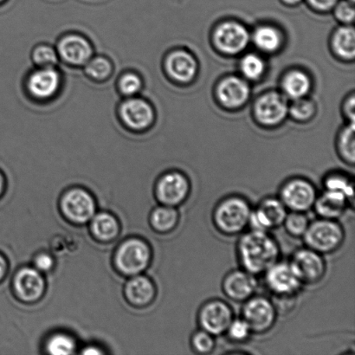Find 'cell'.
<instances>
[{
	"instance_id": "cell-1",
	"label": "cell",
	"mask_w": 355,
	"mask_h": 355,
	"mask_svg": "<svg viewBox=\"0 0 355 355\" xmlns=\"http://www.w3.org/2000/svg\"><path fill=\"white\" fill-rule=\"evenodd\" d=\"M280 246L270 232L250 230L240 234L236 256L243 270L254 276L266 272L280 260Z\"/></svg>"
},
{
	"instance_id": "cell-2",
	"label": "cell",
	"mask_w": 355,
	"mask_h": 355,
	"mask_svg": "<svg viewBox=\"0 0 355 355\" xmlns=\"http://www.w3.org/2000/svg\"><path fill=\"white\" fill-rule=\"evenodd\" d=\"M252 207L241 195H229L215 205L212 223L222 235L232 236L242 234L249 227Z\"/></svg>"
},
{
	"instance_id": "cell-3",
	"label": "cell",
	"mask_w": 355,
	"mask_h": 355,
	"mask_svg": "<svg viewBox=\"0 0 355 355\" xmlns=\"http://www.w3.org/2000/svg\"><path fill=\"white\" fill-rule=\"evenodd\" d=\"M345 236V231L338 221L319 218L309 223L302 239L308 248L329 255L343 246Z\"/></svg>"
},
{
	"instance_id": "cell-4",
	"label": "cell",
	"mask_w": 355,
	"mask_h": 355,
	"mask_svg": "<svg viewBox=\"0 0 355 355\" xmlns=\"http://www.w3.org/2000/svg\"><path fill=\"white\" fill-rule=\"evenodd\" d=\"M278 312L272 300L262 295H254L243 302L241 318L248 323L253 335H264L274 328Z\"/></svg>"
},
{
	"instance_id": "cell-5",
	"label": "cell",
	"mask_w": 355,
	"mask_h": 355,
	"mask_svg": "<svg viewBox=\"0 0 355 355\" xmlns=\"http://www.w3.org/2000/svg\"><path fill=\"white\" fill-rule=\"evenodd\" d=\"M318 191L304 178H292L282 184L278 198L288 211L307 212L314 207Z\"/></svg>"
},
{
	"instance_id": "cell-6",
	"label": "cell",
	"mask_w": 355,
	"mask_h": 355,
	"mask_svg": "<svg viewBox=\"0 0 355 355\" xmlns=\"http://www.w3.org/2000/svg\"><path fill=\"white\" fill-rule=\"evenodd\" d=\"M263 276L266 286L275 299L297 298L304 286L288 262L278 261Z\"/></svg>"
},
{
	"instance_id": "cell-7",
	"label": "cell",
	"mask_w": 355,
	"mask_h": 355,
	"mask_svg": "<svg viewBox=\"0 0 355 355\" xmlns=\"http://www.w3.org/2000/svg\"><path fill=\"white\" fill-rule=\"evenodd\" d=\"M234 312L227 302L211 299L201 306L198 312L200 329L215 337L225 336L226 330L234 319Z\"/></svg>"
},
{
	"instance_id": "cell-8",
	"label": "cell",
	"mask_w": 355,
	"mask_h": 355,
	"mask_svg": "<svg viewBox=\"0 0 355 355\" xmlns=\"http://www.w3.org/2000/svg\"><path fill=\"white\" fill-rule=\"evenodd\" d=\"M288 263L304 285L319 284L327 272V263L323 255L306 246L295 250Z\"/></svg>"
},
{
	"instance_id": "cell-9",
	"label": "cell",
	"mask_w": 355,
	"mask_h": 355,
	"mask_svg": "<svg viewBox=\"0 0 355 355\" xmlns=\"http://www.w3.org/2000/svg\"><path fill=\"white\" fill-rule=\"evenodd\" d=\"M191 184L184 173L172 171L159 178L156 184V197L159 203L178 207L186 203L190 198Z\"/></svg>"
},
{
	"instance_id": "cell-10",
	"label": "cell",
	"mask_w": 355,
	"mask_h": 355,
	"mask_svg": "<svg viewBox=\"0 0 355 355\" xmlns=\"http://www.w3.org/2000/svg\"><path fill=\"white\" fill-rule=\"evenodd\" d=\"M288 212L279 198H264L256 208H252L249 227L257 231L270 232L283 226Z\"/></svg>"
},
{
	"instance_id": "cell-11",
	"label": "cell",
	"mask_w": 355,
	"mask_h": 355,
	"mask_svg": "<svg viewBox=\"0 0 355 355\" xmlns=\"http://www.w3.org/2000/svg\"><path fill=\"white\" fill-rule=\"evenodd\" d=\"M151 259V250L142 240H127L118 249L116 263L118 269L126 275H137L148 267Z\"/></svg>"
},
{
	"instance_id": "cell-12",
	"label": "cell",
	"mask_w": 355,
	"mask_h": 355,
	"mask_svg": "<svg viewBox=\"0 0 355 355\" xmlns=\"http://www.w3.org/2000/svg\"><path fill=\"white\" fill-rule=\"evenodd\" d=\"M257 288V277L242 268L230 271L222 281V291L225 297L241 304L256 295Z\"/></svg>"
},
{
	"instance_id": "cell-13",
	"label": "cell",
	"mask_w": 355,
	"mask_h": 355,
	"mask_svg": "<svg viewBox=\"0 0 355 355\" xmlns=\"http://www.w3.org/2000/svg\"><path fill=\"white\" fill-rule=\"evenodd\" d=\"M119 116L128 128L135 131L146 130L155 120V112L150 103L135 96L128 97L121 103Z\"/></svg>"
},
{
	"instance_id": "cell-14",
	"label": "cell",
	"mask_w": 355,
	"mask_h": 355,
	"mask_svg": "<svg viewBox=\"0 0 355 355\" xmlns=\"http://www.w3.org/2000/svg\"><path fill=\"white\" fill-rule=\"evenodd\" d=\"M61 205L66 217L78 224L90 220L96 211V204L92 195L79 188L66 193Z\"/></svg>"
},
{
	"instance_id": "cell-15",
	"label": "cell",
	"mask_w": 355,
	"mask_h": 355,
	"mask_svg": "<svg viewBox=\"0 0 355 355\" xmlns=\"http://www.w3.org/2000/svg\"><path fill=\"white\" fill-rule=\"evenodd\" d=\"M216 46L226 54H238L245 50L250 41V34L245 26L236 22H225L215 31Z\"/></svg>"
},
{
	"instance_id": "cell-16",
	"label": "cell",
	"mask_w": 355,
	"mask_h": 355,
	"mask_svg": "<svg viewBox=\"0 0 355 355\" xmlns=\"http://www.w3.org/2000/svg\"><path fill=\"white\" fill-rule=\"evenodd\" d=\"M58 57L69 64L85 65L93 57L92 44L82 35L68 34L59 40L57 47Z\"/></svg>"
},
{
	"instance_id": "cell-17",
	"label": "cell",
	"mask_w": 355,
	"mask_h": 355,
	"mask_svg": "<svg viewBox=\"0 0 355 355\" xmlns=\"http://www.w3.org/2000/svg\"><path fill=\"white\" fill-rule=\"evenodd\" d=\"M61 76L55 67L37 68L27 79V89L37 99H49L60 87Z\"/></svg>"
},
{
	"instance_id": "cell-18",
	"label": "cell",
	"mask_w": 355,
	"mask_h": 355,
	"mask_svg": "<svg viewBox=\"0 0 355 355\" xmlns=\"http://www.w3.org/2000/svg\"><path fill=\"white\" fill-rule=\"evenodd\" d=\"M288 107L286 99L277 92H269L261 96L255 105L257 119L266 126H275L286 116Z\"/></svg>"
},
{
	"instance_id": "cell-19",
	"label": "cell",
	"mask_w": 355,
	"mask_h": 355,
	"mask_svg": "<svg viewBox=\"0 0 355 355\" xmlns=\"http://www.w3.org/2000/svg\"><path fill=\"white\" fill-rule=\"evenodd\" d=\"M14 288L23 301H37L44 293V280L37 269L23 268L14 278Z\"/></svg>"
},
{
	"instance_id": "cell-20",
	"label": "cell",
	"mask_w": 355,
	"mask_h": 355,
	"mask_svg": "<svg viewBox=\"0 0 355 355\" xmlns=\"http://www.w3.org/2000/svg\"><path fill=\"white\" fill-rule=\"evenodd\" d=\"M350 204L353 205L346 195L324 190L322 194H318L313 209L319 218L337 220L345 214Z\"/></svg>"
},
{
	"instance_id": "cell-21",
	"label": "cell",
	"mask_w": 355,
	"mask_h": 355,
	"mask_svg": "<svg viewBox=\"0 0 355 355\" xmlns=\"http://www.w3.org/2000/svg\"><path fill=\"white\" fill-rule=\"evenodd\" d=\"M218 98L223 105L228 107L242 106L250 96V87L243 79L230 76L219 83Z\"/></svg>"
},
{
	"instance_id": "cell-22",
	"label": "cell",
	"mask_w": 355,
	"mask_h": 355,
	"mask_svg": "<svg viewBox=\"0 0 355 355\" xmlns=\"http://www.w3.org/2000/svg\"><path fill=\"white\" fill-rule=\"evenodd\" d=\"M166 69L172 78L180 83H189L197 74V62L184 51L172 52L166 58Z\"/></svg>"
},
{
	"instance_id": "cell-23",
	"label": "cell",
	"mask_w": 355,
	"mask_h": 355,
	"mask_svg": "<svg viewBox=\"0 0 355 355\" xmlns=\"http://www.w3.org/2000/svg\"><path fill=\"white\" fill-rule=\"evenodd\" d=\"M126 295L132 304L145 306L150 304L155 297V287L148 277L138 276L128 282L126 286Z\"/></svg>"
},
{
	"instance_id": "cell-24",
	"label": "cell",
	"mask_w": 355,
	"mask_h": 355,
	"mask_svg": "<svg viewBox=\"0 0 355 355\" xmlns=\"http://www.w3.org/2000/svg\"><path fill=\"white\" fill-rule=\"evenodd\" d=\"M180 218V212L176 207L162 205L153 211L151 224L156 232L168 233L175 231Z\"/></svg>"
},
{
	"instance_id": "cell-25",
	"label": "cell",
	"mask_w": 355,
	"mask_h": 355,
	"mask_svg": "<svg viewBox=\"0 0 355 355\" xmlns=\"http://www.w3.org/2000/svg\"><path fill=\"white\" fill-rule=\"evenodd\" d=\"M311 85L309 76L300 71L288 72L283 80L285 95L294 100L304 98L311 89Z\"/></svg>"
},
{
	"instance_id": "cell-26",
	"label": "cell",
	"mask_w": 355,
	"mask_h": 355,
	"mask_svg": "<svg viewBox=\"0 0 355 355\" xmlns=\"http://www.w3.org/2000/svg\"><path fill=\"white\" fill-rule=\"evenodd\" d=\"M333 49L339 57L352 59L355 55V33L353 27L339 28L334 34Z\"/></svg>"
},
{
	"instance_id": "cell-27",
	"label": "cell",
	"mask_w": 355,
	"mask_h": 355,
	"mask_svg": "<svg viewBox=\"0 0 355 355\" xmlns=\"http://www.w3.org/2000/svg\"><path fill=\"white\" fill-rule=\"evenodd\" d=\"M92 218V229L94 235L102 240L116 238L119 232V225L114 216L102 212Z\"/></svg>"
},
{
	"instance_id": "cell-28",
	"label": "cell",
	"mask_w": 355,
	"mask_h": 355,
	"mask_svg": "<svg viewBox=\"0 0 355 355\" xmlns=\"http://www.w3.org/2000/svg\"><path fill=\"white\" fill-rule=\"evenodd\" d=\"M254 43L261 51L266 52L276 51L279 49L282 37L276 28L261 26L257 28L253 35Z\"/></svg>"
},
{
	"instance_id": "cell-29",
	"label": "cell",
	"mask_w": 355,
	"mask_h": 355,
	"mask_svg": "<svg viewBox=\"0 0 355 355\" xmlns=\"http://www.w3.org/2000/svg\"><path fill=\"white\" fill-rule=\"evenodd\" d=\"M309 218L306 212L288 211L283 225L285 231L292 238L302 239L309 225Z\"/></svg>"
},
{
	"instance_id": "cell-30",
	"label": "cell",
	"mask_w": 355,
	"mask_h": 355,
	"mask_svg": "<svg viewBox=\"0 0 355 355\" xmlns=\"http://www.w3.org/2000/svg\"><path fill=\"white\" fill-rule=\"evenodd\" d=\"M323 186H324V190L338 191V193L346 195L347 198L354 203V182L349 177L340 175V173L329 175L326 177Z\"/></svg>"
},
{
	"instance_id": "cell-31",
	"label": "cell",
	"mask_w": 355,
	"mask_h": 355,
	"mask_svg": "<svg viewBox=\"0 0 355 355\" xmlns=\"http://www.w3.org/2000/svg\"><path fill=\"white\" fill-rule=\"evenodd\" d=\"M76 347L75 340L66 334H55L46 343L48 353L54 355L71 354L75 352Z\"/></svg>"
},
{
	"instance_id": "cell-32",
	"label": "cell",
	"mask_w": 355,
	"mask_h": 355,
	"mask_svg": "<svg viewBox=\"0 0 355 355\" xmlns=\"http://www.w3.org/2000/svg\"><path fill=\"white\" fill-rule=\"evenodd\" d=\"M190 345L195 354L208 355L216 349L215 336L198 329L191 336Z\"/></svg>"
},
{
	"instance_id": "cell-33",
	"label": "cell",
	"mask_w": 355,
	"mask_h": 355,
	"mask_svg": "<svg viewBox=\"0 0 355 355\" xmlns=\"http://www.w3.org/2000/svg\"><path fill=\"white\" fill-rule=\"evenodd\" d=\"M31 59L38 68L55 67L59 57L57 50L48 44H40L35 47Z\"/></svg>"
},
{
	"instance_id": "cell-34",
	"label": "cell",
	"mask_w": 355,
	"mask_h": 355,
	"mask_svg": "<svg viewBox=\"0 0 355 355\" xmlns=\"http://www.w3.org/2000/svg\"><path fill=\"white\" fill-rule=\"evenodd\" d=\"M85 66L86 74L96 80H104L112 73V64L105 57H92Z\"/></svg>"
},
{
	"instance_id": "cell-35",
	"label": "cell",
	"mask_w": 355,
	"mask_h": 355,
	"mask_svg": "<svg viewBox=\"0 0 355 355\" xmlns=\"http://www.w3.org/2000/svg\"><path fill=\"white\" fill-rule=\"evenodd\" d=\"M230 342L234 343H245L253 336L248 323L242 318L232 320L225 334Z\"/></svg>"
},
{
	"instance_id": "cell-36",
	"label": "cell",
	"mask_w": 355,
	"mask_h": 355,
	"mask_svg": "<svg viewBox=\"0 0 355 355\" xmlns=\"http://www.w3.org/2000/svg\"><path fill=\"white\" fill-rule=\"evenodd\" d=\"M241 71L245 78L257 80L263 76L266 71V64L262 58L256 54H248L242 59Z\"/></svg>"
},
{
	"instance_id": "cell-37",
	"label": "cell",
	"mask_w": 355,
	"mask_h": 355,
	"mask_svg": "<svg viewBox=\"0 0 355 355\" xmlns=\"http://www.w3.org/2000/svg\"><path fill=\"white\" fill-rule=\"evenodd\" d=\"M354 123H352L343 131L339 142L340 155L344 161L351 165H354Z\"/></svg>"
},
{
	"instance_id": "cell-38",
	"label": "cell",
	"mask_w": 355,
	"mask_h": 355,
	"mask_svg": "<svg viewBox=\"0 0 355 355\" xmlns=\"http://www.w3.org/2000/svg\"><path fill=\"white\" fill-rule=\"evenodd\" d=\"M141 88V78L134 72L124 73L118 80V89L126 97L135 96Z\"/></svg>"
},
{
	"instance_id": "cell-39",
	"label": "cell",
	"mask_w": 355,
	"mask_h": 355,
	"mask_svg": "<svg viewBox=\"0 0 355 355\" xmlns=\"http://www.w3.org/2000/svg\"><path fill=\"white\" fill-rule=\"evenodd\" d=\"M288 111L295 120L307 121L314 116L315 105L311 101L304 99V98L295 99L288 107Z\"/></svg>"
},
{
	"instance_id": "cell-40",
	"label": "cell",
	"mask_w": 355,
	"mask_h": 355,
	"mask_svg": "<svg viewBox=\"0 0 355 355\" xmlns=\"http://www.w3.org/2000/svg\"><path fill=\"white\" fill-rule=\"evenodd\" d=\"M354 8L349 2H342L336 6V16L343 23H352L354 20Z\"/></svg>"
},
{
	"instance_id": "cell-41",
	"label": "cell",
	"mask_w": 355,
	"mask_h": 355,
	"mask_svg": "<svg viewBox=\"0 0 355 355\" xmlns=\"http://www.w3.org/2000/svg\"><path fill=\"white\" fill-rule=\"evenodd\" d=\"M35 266L38 271L46 272L51 270L54 266V260L47 253H40L36 257L34 261Z\"/></svg>"
},
{
	"instance_id": "cell-42",
	"label": "cell",
	"mask_w": 355,
	"mask_h": 355,
	"mask_svg": "<svg viewBox=\"0 0 355 355\" xmlns=\"http://www.w3.org/2000/svg\"><path fill=\"white\" fill-rule=\"evenodd\" d=\"M309 2L315 9L327 10L335 7L338 0H309Z\"/></svg>"
},
{
	"instance_id": "cell-43",
	"label": "cell",
	"mask_w": 355,
	"mask_h": 355,
	"mask_svg": "<svg viewBox=\"0 0 355 355\" xmlns=\"http://www.w3.org/2000/svg\"><path fill=\"white\" fill-rule=\"evenodd\" d=\"M354 97L353 96L352 98L349 101V104H347L346 107V112H349V116H350L352 121L354 120Z\"/></svg>"
},
{
	"instance_id": "cell-44",
	"label": "cell",
	"mask_w": 355,
	"mask_h": 355,
	"mask_svg": "<svg viewBox=\"0 0 355 355\" xmlns=\"http://www.w3.org/2000/svg\"><path fill=\"white\" fill-rule=\"evenodd\" d=\"M7 270V263L1 254H0V280L5 276Z\"/></svg>"
},
{
	"instance_id": "cell-45",
	"label": "cell",
	"mask_w": 355,
	"mask_h": 355,
	"mask_svg": "<svg viewBox=\"0 0 355 355\" xmlns=\"http://www.w3.org/2000/svg\"><path fill=\"white\" fill-rule=\"evenodd\" d=\"M83 354H103L102 351H100L99 349H96V347H88V349H86L85 350L83 351Z\"/></svg>"
},
{
	"instance_id": "cell-46",
	"label": "cell",
	"mask_w": 355,
	"mask_h": 355,
	"mask_svg": "<svg viewBox=\"0 0 355 355\" xmlns=\"http://www.w3.org/2000/svg\"><path fill=\"white\" fill-rule=\"evenodd\" d=\"M3 188H5V179H3L2 173H0V196L3 193Z\"/></svg>"
},
{
	"instance_id": "cell-47",
	"label": "cell",
	"mask_w": 355,
	"mask_h": 355,
	"mask_svg": "<svg viewBox=\"0 0 355 355\" xmlns=\"http://www.w3.org/2000/svg\"><path fill=\"white\" fill-rule=\"evenodd\" d=\"M284 1L288 3H297L298 2H300L301 0H284Z\"/></svg>"
},
{
	"instance_id": "cell-48",
	"label": "cell",
	"mask_w": 355,
	"mask_h": 355,
	"mask_svg": "<svg viewBox=\"0 0 355 355\" xmlns=\"http://www.w3.org/2000/svg\"><path fill=\"white\" fill-rule=\"evenodd\" d=\"M3 1H5V0H0V3H1Z\"/></svg>"
},
{
	"instance_id": "cell-49",
	"label": "cell",
	"mask_w": 355,
	"mask_h": 355,
	"mask_svg": "<svg viewBox=\"0 0 355 355\" xmlns=\"http://www.w3.org/2000/svg\"><path fill=\"white\" fill-rule=\"evenodd\" d=\"M351 1L354 2V0H351Z\"/></svg>"
}]
</instances>
